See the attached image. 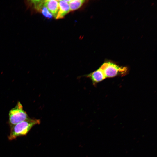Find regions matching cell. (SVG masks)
Returning <instances> with one entry per match:
<instances>
[{"mask_svg": "<svg viewBox=\"0 0 157 157\" xmlns=\"http://www.w3.org/2000/svg\"><path fill=\"white\" fill-rule=\"evenodd\" d=\"M40 12H41L44 16L48 19H51L53 16L46 7L44 6L42 8Z\"/></svg>", "mask_w": 157, "mask_h": 157, "instance_id": "obj_9", "label": "cell"}, {"mask_svg": "<svg viewBox=\"0 0 157 157\" xmlns=\"http://www.w3.org/2000/svg\"><path fill=\"white\" fill-rule=\"evenodd\" d=\"M39 119L29 118L10 127V132L8 138L10 140L16 139L17 137L26 135L34 126L39 124Z\"/></svg>", "mask_w": 157, "mask_h": 157, "instance_id": "obj_1", "label": "cell"}, {"mask_svg": "<svg viewBox=\"0 0 157 157\" xmlns=\"http://www.w3.org/2000/svg\"><path fill=\"white\" fill-rule=\"evenodd\" d=\"M58 11L56 19H62L70 11L68 3L66 0H58Z\"/></svg>", "mask_w": 157, "mask_h": 157, "instance_id": "obj_5", "label": "cell"}, {"mask_svg": "<svg viewBox=\"0 0 157 157\" xmlns=\"http://www.w3.org/2000/svg\"><path fill=\"white\" fill-rule=\"evenodd\" d=\"M83 0H70L69 2L70 11L76 10L80 8L85 2Z\"/></svg>", "mask_w": 157, "mask_h": 157, "instance_id": "obj_7", "label": "cell"}, {"mask_svg": "<svg viewBox=\"0 0 157 157\" xmlns=\"http://www.w3.org/2000/svg\"><path fill=\"white\" fill-rule=\"evenodd\" d=\"M8 116V122L10 127L30 118L20 101L10 110Z\"/></svg>", "mask_w": 157, "mask_h": 157, "instance_id": "obj_2", "label": "cell"}, {"mask_svg": "<svg viewBox=\"0 0 157 157\" xmlns=\"http://www.w3.org/2000/svg\"><path fill=\"white\" fill-rule=\"evenodd\" d=\"M100 68L103 71L106 78L113 77L119 74H124L127 71L126 67H120L110 62L104 63Z\"/></svg>", "mask_w": 157, "mask_h": 157, "instance_id": "obj_3", "label": "cell"}, {"mask_svg": "<svg viewBox=\"0 0 157 157\" xmlns=\"http://www.w3.org/2000/svg\"><path fill=\"white\" fill-rule=\"evenodd\" d=\"M90 78L94 84L102 81L106 78L102 70L99 68L96 70L86 75Z\"/></svg>", "mask_w": 157, "mask_h": 157, "instance_id": "obj_6", "label": "cell"}, {"mask_svg": "<svg viewBox=\"0 0 157 157\" xmlns=\"http://www.w3.org/2000/svg\"><path fill=\"white\" fill-rule=\"evenodd\" d=\"M44 6L56 18L59 10L58 0H44Z\"/></svg>", "mask_w": 157, "mask_h": 157, "instance_id": "obj_4", "label": "cell"}, {"mask_svg": "<svg viewBox=\"0 0 157 157\" xmlns=\"http://www.w3.org/2000/svg\"><path fill=\"white\" fill-rule=\"evenodd\" d=\"M44 0H31L28 1L27 4L32 6L35 9L40 12L42 8L44 6Z\"/></svg>", "mask_w": 157, "mask_h": 157, "instance_id": "obj_8", "label": "cell"}]
</instances>
